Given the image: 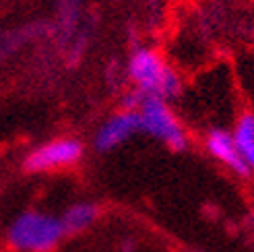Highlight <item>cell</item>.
Instances as JSON below:
<instances>
[{"label":"cell","mask_w":254,"mask_h":252,"mask_svg":"<svg viewBox=\"0 0 254 252\" xmlns=\"http://www.w3.org/2000/svg\"><path fill=\"white\" fill-rule=\"evenodd\" d=\"M141 130V118H138L136 110H122L118 114L110 116L104 124L99 126V130L95 132V149L106 153V151L116 149L118 145H122L124 141Z\"/></svg>","instance_id":"obj_5"},{"label":"cell","mask_w":254,"mask_h":252,"mask_svg":"<svg viewBox=\"0 0 254 252\" xmlns=\"http://www.w3.org/2000/svg\"><path fill=\"white\" fill-rule=\"evenodd\" d=\"M126 72L134 83V89L147 97H159L168 102L182 89V81L176 74V70L168 66V62L155 50L149 48L134 50L128 58Z\"/></svg>","instance_id":"obj_1"},{"label":"cell","mask_w":254,"mask_h":252,"mask_svg":"<svg viewBox=\"0 0 254 252\" xmlns=\"http://www.w3.org/2000/svg\"><path fill=\"white\" fill-rule=\"evenodd\" d=\"M194 252H196V250H194Z\"/></svg>","instance_id":"obj_10"},{"label":"cell","mask_w":254,"mask_h":252,"mask_svg":"<svg viewBox=\"0 0 254 252\" xmlns=\"http://www.w3.org/2000/svg\"><path fill=\"white\" fill-rule=\"evenodd\" d=\"M64 234L66 230L62 219L37 211H25L10 223L6 240L19 252H50L56 248Z\"/></svg>","instance_id":"obj_2"},{"label":"cell","mask_w":254,"mask_h":252,"mask_svg":"<svg viewBox=\"0 0 254 252\" xmlns=\"http://www.w3.org/2000/svg\"><path fill=\"white\" fill-rule=\"evenodd\" d=\"M138 118H141V130L151 134L157 141L166 143L172 151H184L188 147V136L182 128L180 120L170 110L166 99L159 97H143L138 106Z\"/></svg>","instance_id":"obj_3"},{"label":"cell","mask_w":254,"mask_h":252,"mask_svg":"<svg viewBox=\"0 0 254 252\" xmlns=\"http://www.w3.org/2000/svg\"><path fill=\"white\" fill-rule=\"evenodd\" d=\"M79 10L81 4L79 0H62L60 8H58V33H60V40H70V35L77 27V21H79Z\"/></svg>","instance_id":"obj_9"},{"label":"cell","mask_w":254,"mask_h":252,"mask_svg":"<svg viewBox=\"0 0 254 252\" xmlns=\"http://www.w3.org/2000/svg\"><path fill=\"white\" fill-rule=\"evenodd\" d=\"M232 136L236 141L240 155L244 157L246 166L252 172L254 170V114L252 112H246V114H242L238 118Z\"/></svg>","instance_id":"obj_7"},{"label":"cell","mask_w":254,"mask_h":252,"mask_svg":"<svg viewBox=\"0 0 254 252\" xmlns=\"http://www.w3.org/2000/svg\"><path fill=\"white\" fill-rule=\"evenodd\" d=\"M205 145H207L209 153L215 159H217V161L225 163V166L230 168L234 174H238V176H248L250 174V168L246 166L244 157L240 155V151L236 147V141H234L232 132H227L223 128H211L207 132Z\"/></svg>","instance_id":"obj_6"},{"label":"cell","mask_w":254,"mask_h":252,"mask_svg":"<svg viewBox=\"0 0 254 252\" xmlns=\"http://www.w3.org/2000/svg\"><path fill=\"white\" fill-rule=\"evenodd\" d=\"M83 157V145L77 138H56L42 147L33 149L25 157V170L31 174H42L58 168H68Z\"/></svg>","instance_id":"obj_4"},{"label":"cell","mask_w":254,"mask_h":252,"mask_svg":"<svg viewBox=\"0 0 254 252\" xmlns=\"http://www.w3.org/2000/svg\"><path fill=\"white\" fill-rule=\"evenodd\" d=\"M99 217V207L93 203H77L66 209V213L62 215V225H64L66 234H74L87 230L89 225H93V221Z\"/></svg>","instance_id":"obj_8"}]
</instances>
